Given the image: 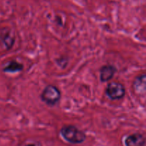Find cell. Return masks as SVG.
<instances>
[{"mask_svg": "<svg viewBox=\"0 0 146 146\" xmlns=\"http://www.w3.org/2000/svg\"><path fill=\"white\" fill-rule=\"evenodd\" d=\"M61 136L71 144H80L85 141L86 134L74 125H65L60 131Z\"/></svg>", "mask_w": 146, "mask_h": 146, "instance_id": "1", "label": "cell"}, {"mask_svg": "<svg viewBox=\"0 0 146 146\" xmlns=\"http://www.w3.org/2000/svg\"><path fill=\"white\" fill-rule=\"evenodd\" d=\"M41 98L45 104L52 106L59 101L61 98V93L56 86L48 85L44 89Z\"/></svg>", "mask_w": 146, "mask_h": 146, "instance_id": "2", "label": "cell"}, {"mask_svg": "<svg viewBox=\"0 0 146 146\" xmlns=\"http://www.w3.org/2000/svg\"><path fill=\"white\" fill-rule=\"evenodd\" d=\"M106 95L110 99L118 100L124 97L125 94V88L121 83L112 82L109 84L106 90Z\"/></svg>", "mask_w": 146, "mask_h": 146, "instance_id": "3", "label": "cell"}, {"mask_svg": "<svg viewBox=\"0 0 146 146\" xmlns=\"http://www.w3.org/2000/svg\"><path fill=\"white\" fill-rule=\"evenodd\" d=\"M124 143L125 146H145V140L142 134L134 133L128 135Z\"/></svg>", "mask_w": 146, "mask_h": 146, "instance_id": "4", "label": "cell"}, {"mask_svg": "<svg viewBox=\"0 0 146 146\" xmlns=\"http://www.w3.org/2000/svg\"><path fill=\"white\" fill-rule=\"evenodd\" d=\"M115 72H116V68L113 66H104L100 70V79L102 82L108 81L114 76Z\"/></svg>", "mask_w": 146, "mask_h": 146, "instance_id": "5", "label": "cell"}, {"mask_svg": "<svg viewBox=\"0 0 146 146\" xmlns=\"http://www.w3.org/2000/svg\"><path fill=\"white\" fill-rule=\"evenodd\" d=\"M133 88L138 94H145V74L137 77L133 82Z\"/></svg>", "mask_w": 146, "mask_h": 146, "instance_id": "6", "label": "cell"}, {"mask_svg": "<svg viewBox=\"0 0 146 146\" xmlns=\"http://www.w3.org/2000/svg\"><path fill=\"white\" fill-rule=\"evenodd\" d=\"M23 65L16 61H10L4 68L3 71L7 73H17L23 69Z\"/></svg>", "mask_w": 146, "mask_h": 146, "instance_id": "7", "label": "cell"}, {"mask_svg": "<svg viewBox=\"0 0 146 146\" xmlns=\"http://www.w3.org/2000/svg\"><path fill=\"white\" fill-rule=\"evenodd\" d=\"M26 146H42L41 144L39 142H34V143H31L27 144Z\"/></svg>", "mask_w": 146, "mask_h": 146, "instance_id": "8", "label": "cell"}]
</instances>
